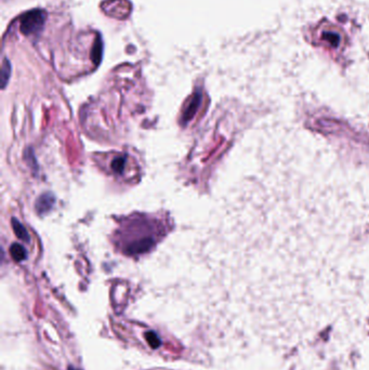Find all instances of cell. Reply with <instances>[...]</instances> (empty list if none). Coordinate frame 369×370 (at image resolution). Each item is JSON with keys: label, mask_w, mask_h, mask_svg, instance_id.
Instances as JSON below:
<instances>
[{"label": "cell", "mask_w": 369, "mask_h": 370, "mask_svg": "<svg viewBox=\"0 0 369 370\" xmlns=\"http://www.w3.org/2000/svg\"><path fill=\"white\" fill-rule=\"evenodd\" d=\"M70 370H77V369H74V368H70Z\"/></svg>", "instance_id": "30bf717a"}, {"label": "cell", "mask_w": 369, "mask_h": 370, "mask_svg": "<svg viewBox=\"0 0 369 370\" xmlns=\"http://www.w3.org/2000/svg\"><path fill=\"white\" fill-rule=\"evenodd\" d=\"M127 159L128 157L126 155H118V156H115L112 161H110V169H112V171L116 174H122L127 167Z\"/></svg>", "instance_id": "7a4b0ae2"}, {"label": "cell", "mask_w": 369, "mask_h": 370, "mask_svg": "<svg viewBox=\"0 0 369 370\" xmlns=\"http://www.w3.org/2000/svg\"><path fill=\"white\" fill-rule=\"evenodd\" d=\"M9 76H10V63L8 61H5L3 65V74H2L3 87L6 86V83H7V80H8Z\"/></svg>", "instance_id": "ba28073f"}, {"label": "cell", "mask_w": 369, "mask_h": 370, "mask_svg": "<svg viewBox=\"0 0 369 370\" xmlns=\"http://www.w3.org/2000/svg\"><path fill=\"white\" fill-rule=\"evenodd\" d=\"M10 253L16 261H22L26 258V251L24 247H22L19 243H13L10 248Z\"/></svg>", "instance_id": "5b68a950"}, {"label": "cell", "mask_w": 369, "mask_h": 370, "mask_svg": "<svg viewBox=\"0 0 369 370\" xmlns=\"http://www.w3.org/2000/svg\"><path fill=\"white\" fill-rule=\"evenodd\" d=\"M46 13L42 10H32L24 14L21 20V32L25 35L38 33L43 26Z\"/></svg>", "instance_id": "6da1fadb"}, {"label": "cell", "mask_w": 369, "mask_h": 370, "mask_svg": "<svg viewBox=\"0 0 369 370\" xmlns=\"http://www.w3.org/2000/svg\"><path fill=\"white\" fill-rule=\"evenodd\" d=\"M146 340H147V342L150 343V345L152 347H157V346L160 345V340L157 337V335L154 334V332H147Z\"/></svg>", "instance_id": "52a82bcc"}, {"label": "cell", "mask_w": 369, "mask_h": 370, "mask_svg": "<svg viewBox=\"0 0 369 370\" xmlns=\"http://www.w3.org/2000/svg\"><path fill=\"white\" fill-rule=\"evenodd\" d=\"M101 56H102V43H101V40L99 38L97 43L94 44V49H93V52H92L93 62L98 64L101 60Z\"/></svg>", "instance_id": "8992f818"}, {"label": "cell", "mask_w": 369, "mask_h": 370, "mask_svg": "<svg viewBox=\"0 0 369 370\" xmlns=\"http://www.w3.org/2000/svg\"><path fill=\"white\" fill-rule=\"evenodd\" d=\"M199 99H201V95H199L198 93L195 95V98H194V104L193 105H190L189 107V109H188V112L186 113V115H184V116H186V118H187V119H189V118L192 116V115H193L194 113H195V110H196V106L198 105V102H199Z\"/></svg>", "instance_id": "9c48e42d"}, {"label": "cell", "mask_w": 369, "mask_h": 370, "mask_svg": "<svg viewBox=\"0 0 369 370\" xmlns=\"http://www.w3.org/2000/svg\"><path fill=\"white\" fill-rule=\"evenodd\" d=\"M12 225H13V231L14 233L17 234V236L19 238H21L22 240L24 241H29V236L28 233L25 229V227L22 225L19 221H17L16 219L12 220Z\"/></svg>", "instance_id": "277c9868"}, {"label": "cell", "mask_w": 369, "mask_h": 370, "mask_svg": "<svg viewBox=\"0 0 369 370\" xmlns=\"http://www.w3.org/2000/svg\"><path fill=\"white\" fill-rule=\"evenodd\" d=\"M54 203V197L50 194L42 195L36 204V209L39 213H45L48 212L51 208H52Z\"/></svg>", "instance_id": "3957f363"}]
</instances>
